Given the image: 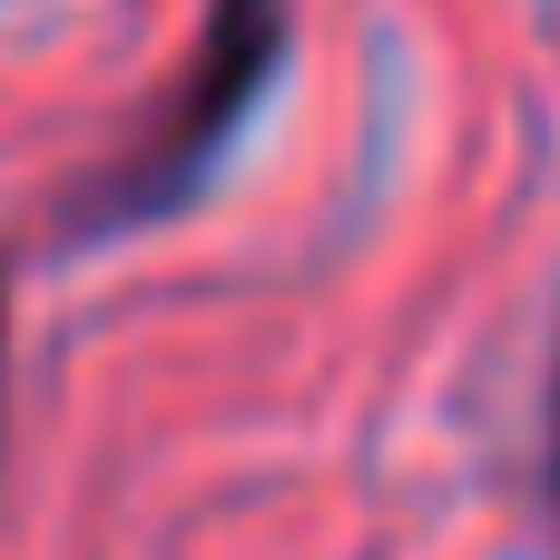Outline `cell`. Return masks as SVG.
<instances>
[{"label":"cell","mask_w":560,"mask_h":560,"mask_svg":"<svg viewBox=\"0 0 560 560\" xmlns=\"http://www.w3.org/2000/svg\"><path fill=\"white\" fill-rule=\"evenodd\" d=\"M551 492H560V374H551Z\"/></svg>","instance_id":"2"},{"label":"cell","mask_w":560,"mask_h":560,"mask_svg":"<svg viewBox=\"0 0 560 560\" xmlns=\"http://www.w3.org/2000/svg\"><path fill=\"white\" fill-rule=\"evenodd\" d=\"M0 345H10V325H0Z\"/></svg>","instance_id":"3"},{"label":"cell","mask_w":560,"mask_h":560,"mask_svg":"<svg viewBox=\"0 0 560 560\" xmlns=\"http://www.w3.org/2000/svg\"><path fill=\"white\" fill-rule=\"evenodd\" d=\"M276 69H285V0H217L187 79H177V98L158 108V128L89 187L79 236H128V226L187 207L207 187V167L226 158V138L256 118V98H266Z\"/></svg>","instance_id":"1"}]
</instances>
